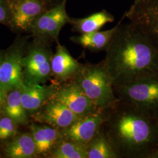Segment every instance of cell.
Returning a JSON list of instances; mask_svg holds the SVG:
<instances>
[{"label": "cell", "instance_id": "cell-27", "mask_svg": "<svg viewBox=\"0 0 158 158\" xmlns=\"http://www.w3.org/2000/svg\"><path fill=\"white\" fill-rule=\"evenodd\" d=\"M134 1H136V0H134Z\"/></svg>", "mask_w": 158, "mask_h": 158}, {"label": "cell", "instance_id": "cell-14", "mask_svg": "<svg viewBox=\"0 0 158 158\" xmlns=\"http://www.w3.org/2000/svg\"><path fill=\"white\" fill-rule=\"evenodd\" d=\"M31 130L37 155L49 158L63 139L62 130L48 125H32Z\"/></svg>", "mask_w": 158, "mask_h": 158}, {"label": "cell", "instance_id": "cell-4", "mask_svg": "<svg viewBox=\"0 0 158 158\" xmlns=\"http://www.w3.org/2000/svg\"><path fill=\"white\" fill-rule=\"evenodd\" d=\"M113 88L120 102L158 120V75Z\"/></svg>", "mask_w": 158, "mask_h": 158}, {"label": "cell", "instance_id": "cell-20", "mask_svg": "<svg viewBox=\"0 0 158 158\" xmlns=\"http://www.w3.org/2000/svg\"><path fill=\"white\" fill-rule=\"evenodd\" d=\"M4 110L6 115L17 124H26L28 123L27 111L23 106L19 89L10 91L8 94Z\"/></svg>", "mask_w": 158, "mask_h": 158}, {"label": "cell", "instance_id": "cell-10", "mask_svg": "<svg viewBox=\"0 0 158 158\" xmlns=\"http://www.w3.org/2000/svg\"><path fill=\"white\" fill-rule=\"evenodd\" d=\"M23 49V41H18L12 46L4 57L0 68V87L5 92L20 89L24 84Z\"/></svg>", "mask_w": 158, "mask_h": 158}, {"label": "cell", "instance_id": "cell-13", "mask_svg": "<svg viewBox=\"0 0 158 158\" xmlns=\"http://www.w3.org/2000/svg\"><path fill=\"white\" fill-rule=\"evenodd\" d=\"M56 52L51 60L52 76L55 79V85H60L73 80L79 73L83 63L79 62L72 56L66 46L57 41Z\"/></svg>", "mask_w": 158, "mask_h": 158}, {"label": "cell", "instance_id": "cell-5", "mask_svg": "<svg viewBox=\"0 0 158 158\" xmlns=\"http://www.w3.org/2000/svg\"><path fill=\"white\" fill-rule=\"evenodd\" d=\"M49 41L38 39L23 59V76L27 85L44 84L52 77L53 53Z\"/></svg>", "mask_w": 158, "mask_h": 158}, {"label": "cell", "instance_id": "cell-2", "mask_svg": "<svg viewBox=\"0 0 158 158\" xmlns=\"http://www.w3.org/2000/svg\"><path fill=\"white\" fill-rule=\"evenodd\" d=\"M102 128L118 158H158V120L119 100Z\"/></svg>", "mask_w": 158, "mask_h": 158}, {"label": "cell", "instance_id": "cell-8", "mask_svg": "<svg viewBox=\"0 0 158 158\" xmlns=\"http://www.w3.org/2000/svg\"><path fill=\"white\" fill-rule=\"evenodd\" d=\"M51 98L61 102L79 118L96 113L101 109L85 94L73 80L56 85Z\"/></svg>", "mask_w": 158, "mask_h": 158}, {"label": "cell", "instance_id": "cell-25", "mask_svg": "<svg viewBox=\"0 0 158 158\" xmlns=\"http://www.w3.org/2000/svg\"><path fill=\"white\" fill-rule=\"evenodd\" d=\"M3 60H4V59H3V57H2L1 54V53H0V68H1V64H2V63Z\"/></svg>", "mask_w": 158, "mask_h": 158}, {"label": "cell", "instance_id": "cell-9", "mask_svg": "<svg viewBox=\"0 0 158 158\" xmlns=\"http://www.w3.org/2000/svg\"><path fill=\"white\" fill-rule=\"evenodd\" d=\"M158 48V0H136L124 14Z\"/></svg>", "mask_w": 158, "mask_h": 158}, {"label": "cell", "instance_id": "cell-17", "mask_svg": "<svg viewBox=\"0 0 158 158\" xmlns=\"http://www.w3.org/2000/svg\"><path fill=\"white\" fill-rule=\"evenodd\" d=\"M115 17L106 10H102L88 17L71 18L70 24L72 31L80 34H89L100 31L107 23H113Z\"/></svg>", "mask_w": 158, "mask_h": 158}, {"label": "cell", "instance_id": "cell-26", "mask_svg": "<svg viewBox=\"0 0 158 158\" xmlns=\"http://www.w3.org/2000/svg\"><path fill=\"white\" fill-rule=\"evenodd\" d=\"M62 0H53V1H54V2H55V4H57V2H60V1H61Z\"/></svg>", "mask_w": 158, "mask_h": 158}, {"label": "cell", "instance_id": "cell-22", "mask_svg": "<svg viewBox=\"0 0 158 158\" xmlns=\"http://www.w3.org/2000/svg\"><path fill=\"white\" fill-rule=\"evenodd\" d=\"M17 134V123L6 116L0 119V139H6Z\"/></svg>", "mask_w": 158, "mask_h": 158}, {"label": "cell", "instance_id": "cell-24", "mask_svg": "<svg viewBox=\"0 0 158 158\" xmlns=\"http://www.w3.org/2000/svg\"><path fill=\"white\" fill-rule=\"evenodd\" d=\"M4 93H5V91L0 87V106L2 104V102H3V100H4Z\"/></svg>", "mask_w": 158, "mask_h": 158}, {"label": "cell", "instance_id": "cell-11", "mask_svg": "<svg viewBox=\"0 0 158 158\" xmlns=\"http://www.w3.org/2000/svg\"><path fill=\"white\" fill-rule=\"evenodd\" d=\"M106 108L79 118L67 128L62 130L63 138L87 147L97 134L106 119Z\"/></svg>", "mask_w": 158, "mask_h": 158}, {"label": "cell", "instance_id": "cell-18", "mask_svg": "<svg viewBox=\"0 0 158 158\" xmlns=\"http://www.w3.org/2000/svg\"><path fill=\"white\" fill-rule=\"evenodd\" d=\"M6 153L8 157L11 158H31L37 156L31 133L17 136L6 146Z\"/></svg>", "mask_w": 158, "mask_h": 158}, {"label": "cell", "instance_id": "cell-23", "mask_svg": "<svg viewBox=\"0 0 158 158\" xmlns=\"http://www.w3.org/2000/svg\"><path fill=\"white\" fill-rule=\"evenodd\" d=\"M0 23L10 25V12L6 0H0Z\"/></svg>", "mask_w": 158, "mask_h": 158}, {"label": "cell", "instance_id": "cell-12", "mask_svg": "<svg viewBox=\"0 0 158 158\" xmlns=\"http://www.w3.org/2000/svg\"><path fill=\"white\" fill-rule=\"evenodd\" d=\"M34 118L39 123L60 130L67 128L79 118L67 106L52 98L35 113Z\"/></svg>", "mask_w": 158, "mask_h": 158}, {"label": "cell", "instance_id": "cell-3", "mask_svg": "<svg viewBox=\"0 0 158 158\" xmlns=\"http://www.w3.org/2000/svg\"><path fill=\"white\" fill-rule=\"evenodd\" d=\"M73 80L99 108L110 107L119 101L114 91L113 80L102 60L83 63Z\"/></svg>", "mask_w": 158, "mask_h": 158}, {"label": "cell", "instance_id": "cell-15", "mask_svg": "<svg viewBox=\"0 0 158 158\" xmlns=\"http://www.w3.org/2000/svg\"><path fill=\"white\" fill-rule=\"evenodd\" d=\"M56 85H27L24 83L19 89L23 106L27 111L36 113L53 94Z\"/></svg>", "mask_w": 158, "mask_h": 158}, {"label": "cell", "instance_id": "cell-19", "mask_svg": "<svg viewBox=\"0 0 158 158\" xmlns=\"http://www.w3.org/2000/svg\"><path fill=\"white\" fill-rule=\"evenodd\" d=\"M87 158H118L102 127L86 147Z\"/></svg>", "mask_w": 158, "mask_h": 158}, {"label": "cell", "instance_id": "cell-7", "mask_svg": "<svg viewBox=\"0 0 158 158\" xmlns=\"http://www.w3.org/2000/svg\"><path fill=\"white\" fill-rule=\"evenodd\" d=\"M10 12V26L28 31L34 21L55 6L53 0H6Z\"/></svg>", "mask_w": 158, "mask_h": 158}, {"label": "cell", "instance_id": "cell-6", "mask_svg": "<svg viewBox=\"0 0 158 158\" xmlns=\"http://www.w3.org/2000/svg\"><path fill=\"white\" fill-rule=\"evenodd\" d=\"M67 0H62L46 10L32 25L30 31L38 39L58 41L63 27L70 23V17L66 10Z\"/></svg>", "mask_w": 158, "mask_h": 158}, {"label": "cell", "instance_id": "cell-21", "mask_svg": "<svg viewBox=\"0 0 158 158\" xmlns=\"http://www.w3.org/2000/svg\"><path fill=\"white\" fill-rule=\"evenodd\" d=\"M49 158H87V153L85 147L63 138Z\"/></svg>", "mask_w": 158, "mask_h": 158}, {"label": "cell", "instance_id": "cell-16", "mask_svg": "<svg viewBox=\"0 0 158 158\" xmlns=\"http://www.w3.org/2000/svg\"><path fill=\"white\" fill-rule=\"evenodd\" d=\"M121 21L122 18L111 29L102 31H98L89 34H80V35L72 36L70 40L74 44L91 52L97 53L106 51Z\"/></svg>", "mask_w": 158, "mask_h": 158}, {"label": "cell", "instance_id": "cell-1", "mask_svg": "<svg viewBox=\"0 0 158 158\" xmlns=\"http://www.w3.org/2000/svg\"><path fill=\"white\" fill-rule=\"evenodd\" d=\"M125 14L102 60L114 85L131 83L158 75V48Z\"/></svg>", "mask_w": 158, "mask_h": 158}]
</instances>
